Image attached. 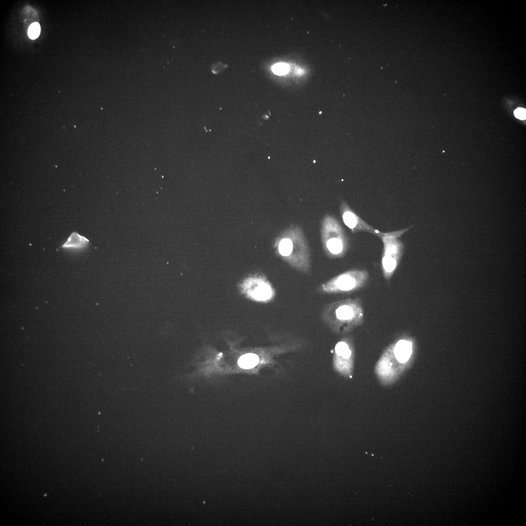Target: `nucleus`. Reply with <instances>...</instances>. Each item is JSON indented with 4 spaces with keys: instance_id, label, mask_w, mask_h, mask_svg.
<instances>
[{
    "instance_id": "nucleus-12",
    "label": "nucleus",
    "mask_w": 526,
    "mask_h": 526,
    "mask_svg": "<svg viewBox=\"0 0 526 526\" xmlns=\"http://www.w3.org/2000/svg\"><path fill=\"white\" fill-rule=\"evenodd\" d=\"M259 361L258 355L255 354L249 353L243 355L238 360L239 365L244 369H249L255 367L257 365Z\"/></svg>"
},
{
    "instance_id": "nucleus-9",
    "label": "nucleus",
    "mask_w": 526,
    "mask_h": 526,
    "mask_svg": "<svg viewBox=\"0 0 526 526\" xmlns=\"http://www.w3.org/2000/svg\"><path fill=\"white\" fill-rule=\"evenodd\" d=\"M393 352L395 360L406 370L410 366L415 352L413 338L405 334L392 343Z\"/></svg>"
},
{
    "instance_id": "nucleus-14",
    "label": "nucleus",
    "mask_w": 526,
    "mask_h": 526,
    "mask_svg": "<svg viewBox=\"0 0 526 526\" xmlns=\"http://www.w3.org/2000/svg\"><path fill=\"white\" fill-rule=\"evenodd\" d=\"M40 32V26L38 23L34 22L30 25L28 30L29 37L32 39L37 38Z\"/></svg>"
},
{
    "instance_id": "nucleus-8",
    "label": "nucleus",
    "mask_w": 526,
    "mask_h": 526,
    "mask_svg": "<svg viewBox=\"0 0 526 526\" xmlns=\"http://www.w3.org/2000/svg\"><path fill=\"white\" fill-rule=\"evenodd\" d=\"M342 220L353 233L365 231L374 234L380 238L383 232L373 228L358 216L345 202L340 205Z\"/></svg>"
},
{
    "instance_id": "nucleus-5",
    "label": "nucleus",
    "mask_w": 526,
    "mask_h": 526,
    "mask_svg": "<svg viewBox=\"0 0 526 526\" xmlns=\"http://www.w3.org/2000/svg\"><path fill=\"white\" fill-rule=\"evenodd\" d=\"M369 277V273L365 269L349 270L322 283L318 291L326 294L352 293L363 288Z\"/></svg>"
},
{
    "instance_id": "nucleus-7",
    "label": "nucleus",
    "mask_w": 526,
    "mask_h": 526,
    "mask_svg": "<svg viewBox=\"0 0 526 526\" xmlns=\"http://www.w3.org/2000/svg\"><path fill=\"white\" fill-rule=\"evenodd\" d=\"M355 355L353 338L351 336L342 338L335 346L334 362L338 372L351 375Z\"/></svg>"
},
{
    "instance_id": "nucleus-6",
    "label": "nucleus",
    "mask_w": 526,
    "mask_h": 526,
    "mask_svg": "<svg viewBox=\"0 0 526 526\" xmlns=\"http://www.w3.org/2000/svg\"><path fill=\"white\" fill-rule=\"evenodd\" d=\"M406 370L395 360L391 343L383 351L375 367L380 383L385 386L394 383Z\"/></svg>"
},
{
    "instance_id": "nucleus-3",
    "label": "nucleus",
    "mask_w": 526,
    "mask_h": 526,
    "mask_svg": "<svg viewBox=\"0 0 526 526\" xmlns=\"http://www.w3.org/2000/svg\"><path fill=\"white\" fill-rule=\"evenodd\" d=\"M321 239L323 251L329 258L344 256L349 247L348 239L338 220L326 214L321 222Z\"/></svg>"
},
{
    "instance_id": "nucleus-11",
    "label": "nucleus",
    "mask_w": 526,
    "mask_h": 526,
    "mask_svg": "<svg viewBox=\"0 0 526 526\" xmlns=\"http://www.w3.org/2000/svg\"><path fill=\"white\" fill-rule=\"evenodd\" d=\"M89 241L76 232H72L61 246L65 249H81L86 247Z\"/></svg>"
},
{
    "instance_id": "nucleus-2",
    "label": "nucleus",
    "mask_w": 526,
    "mask_h": 526,
    "mask_svg": "<svg viewBox=\"0 0 526 526\" xmlns=\"http://www.w3.org/2000/svg\"><path fill=\"white\" fill-rule=\"evenodd\" d=\"M274 247L278 255L292 267L304 273L310 272V249L298 225H290L282 232L275 240Z\"/></svg>"
},
{
    "instance_id": "nucleus-15",
    "label": "nucleus",
    "mask_w": 526,
    "mask_h": 526,
    "mask_svg": "<svg viewBox=\"0 0 526 526\" xmlns=\"http://www.w3.org/2000/svg\"><path fill=\"white\" fill-rule=\"evenodd\" d=\"M526 109L522 108L517 109L514 112L515 117L522 120L526 119Z\"/></svg>"
},
{
    "instance_id": "nucleus-4",
    "label": "nucleus",
    "mask_w": 526,
    "mask_h": 526,
    "mask_svg": "<svg viewBox=\"0 0 526 526\" xmlns=\"http://www.w3.org/2000/svg\"><path fill=\"white\" fill-rule=\"evenodd\" d=\"M410 228L383 232L380 238L383 245L381 269L383 277L386 280H389L392 277L404 253V245L399 238Z\"/></svg>"
},
{
    "instance_id": "nucleus-1",
    "label": "nucleus",
    "mask_w": 526,
    "mask_h": 526,
    "mask_svg": "<svg viewBox=\"0 0 526 526\" xmlns=\"http://www.w3.org/2000/svg\"><path fill=\"white\" fill-rule=\"evenodd\" d=\"M325 324L333 333L345 335L364 322V308L361 298H346L327 304L321 315Z\"/></svg>"
},
{
    "instance_id": "nucleus-10",
    "label": "nucleus",
    "mask_w": 526,
    "mask_h": 526,
    "mask_svg": "<svg viewBox=\"0 0 526 526\" xmlns=\"http://www.w3.org/2000/svg\"><path fill=\"white\" fill-rule=\"evenodd\" d=\"M247 293L252 300L267 301L275 296V291L270 282L262 276H256L247 281Z\"/></svg>"
},
{
    "instance_id": "nucleus-13",
    "label": "nucleus",
    "mask_w": 526,
    "mask_h": 526,
    "mask_svg": "<svg viewBox=\"0 0 526 526\" xmlns=\"http://www.w3.org/2000/svg\"><path fill=\"white\" fill-rule=\"evenodd\" d=\"M272 70L274 74L281 75L287 74L289 71V67L285 63H280L274 65Z\"/></svg>"
}]
</instances>
